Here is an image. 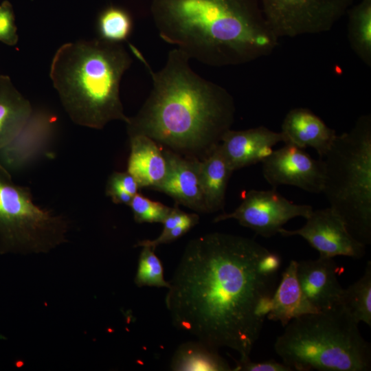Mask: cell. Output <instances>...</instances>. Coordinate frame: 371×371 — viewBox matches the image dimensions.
I'll list each match as a JSON object with an SVG mask.
<instances>
[{"label": "cell", "mask_w": 371, "mask_h": 371, "mask_svg": "<svg viewBox=\"0 0 371 371\" xmlns=\"http://www.w3.org/2000/svg\"><path fill=\"white\" fill-rule=\"evenodd\" d=\"M278 254L253 239L214 232L191 240L166 296L178 329L249 359L276 289Z\"/></svg>", "instance_id": "1"}, {"label": "cell", "mask_w": 371, "mask_h": 371, "mask_svg": "<svg viewBox=\"0 0 371 371\" xmlns=\"http://www.w3.org/2000/svg\"><path fill=\"white\" fill-rule=\"evenodd\" d=\"M153 86L146 101L126 124L129 136L143 135L181 156L203 160L221 143L234 121L233 97L223 87L203 78L190 66V58L175 47L164 67L153 71L141 52Z\"/></svg>", "instance_id": "2"}, {"label": "cell", "mask_w": 371, "mask_h": 371, "mask_svg": "<svg viewBox=\"0 0 371 371\" xmlns=\"http://www.w3.org/2000/svg\"><path fill=\"white\" fill-rule=\"evenodd\" d=\"M152 12L162 40L209 66L249 63L278 44L255 0H154Z\"/></svg>", "instance_id": "3"}, {"label": "cell", "mask_w": 371, "mask_h": 371, "mask_svg": "<svg viewBox=\"0 0 371 371\" xmlns=\"http://www.w3.org/2000/svg\"><path fill=\"white\" fill-rule=\"evenodd\" d=\"M132 62L121 43L100 38L67 43L56 50L49 76L74 123L102 129L114 120L128 122L120 87Z\"/></svg>", "instance_id": "4"}, {"label": "cell", "mask_w": 371, "mask_h": 371, "mask_svg": "<svg viewBox=\"0 0 371 371\" xmlns=\"http://www.w3.org/2000/svg\"><path fill=\"white\" fill-rule=\"evenodd\" d=\"M340 305L292 319L274 349L293 370L368 371L371 346Z\"/></svg>", "instance_id": "5"}, {"label": "cell", "mask_w": 371, "mask_h": 371, "mask_svg": "<svg viewBox=\"0 0 371 371\" xmlns=\"http://www.w3.org/2000/svg\"><path fill=\"white\" fill-rule=\"evenodd\" d=\"M322 193L350 234L371 243V115L360 116L348 132L337 135L322 158Z\"/></svg>", "instance_id": "6"}, {"label": "cell", "mask_w": 371, "mask_h": 371, "mask_svg": "<svg viewBox=\"0 0 371 371\" xmlns=\"http://www.w3.org/2000/svg\"><path fill=\"white\" fill-rule=\"evenodd\" d=\"M67 222L36 204L30 188L16 184L0 163V247L47 251L65 240Z\"/></svg>", "instance_id": "7"}, {"label": "cell", "mask_w": 371, "mask_h": 371, "mask_svg": "<svg viewBox=\"0 0 371 371\" xmlns=\"http://www.w3.org/2000/svg\"><path fill=\"white\" fill-rule=\"evenodd\" d=\"M269 25L280 38L330 31L352 0H260Z\"/></svg>", "instance_id": "8"}, {"label": "cell", "mask_w": 371, "mask_h": 371, "mask_svg": "<svg viewBox=\"0 0 371 371\" xmlns=\"http://www.w3.org/2000/svg\"><path fill=\"white\" fill-rule=\"evenodd\" d=\"M242 196L240 204L234 212L218 215L214 222L235 219L257 234L269 238L278 234L289 220L297 216L306 219L313 210L309 205L293 203L275 189L250 190Z\"/></svg>", "instance_id": "9"}, {"label": "cell", "mask_w": 371, "mask_h": 371, "mask_svg": "<svg viewBox=\"0 0 371 371\" xmlns=\"http://www.w3.org/2000/svg\"><path fill=\"white\" fill-rule=\"evenodd\" d=\"M278 233L283 236H300L319 251V256L359 259L365 254L366 246L350 234L341 216L330 207L313 210L302 227L295 230L282 227Z\"/></svg>", "instance_id": "10"}, {"label": "cell", "mask_w": 371, "mask_h": 371, "mask_svg": "<svg viewBox=\"0 0 371 371\" xmlns=\"http://www.w3.org/2000/svg\"><path fill=\"white\" fill-rule=\"evenodd\" d=\"M262 163L263 177L273 188L289 185L312 193L322 192L324 160L313 159L302 148L285 144Z\"/></svg>", "instance_id": "11"}, {"label": "cell", "mask_w": 371, "mask_h": 371, "mask_svg": "<svg viewBox=\"0 0 371 371\" xmlns=\"http://www.w3.org/2000/svg\"><path fill=\"white\" fill-rule=\"evenodd\" d=\"M56 126L54 115L46 110L33 109L23 128L0 150V163L10 172L30 166L50 147Z\"/></svg>", "instance_id": "12"}, {"label": "cell", "mask_w": 371, "mask_h": 371, "mask_svg": "<svg viewBox=\"0 0 371 371\" xmlns=\"http://www.w3.org/2000/svg\"><path fill=\"white\" fill-rule=\"evenodd\" d=\"M162 150L166 171L164 177L153 190L168 194L178 205L207 213L199 182L200 160L181 156L164 148Z\"/></svg>", "instance_id": "13"}, {"label": "cell", "mask_w": 371, "mask_h": 371, "mask_svg": "<svg viewBox=\"0 0 371 371\" xmlns=\"http://www.w3.org/2000/svg\"><path fill=\"white\" fill-rule=\"evenodd\" d=\"M340 268L333 258L297 262V276L308 300L319 311L339 305L344 289L338 281Z\"/></svg>", "instance_id": "14"}, {"label": "cell", "mask_w": 371, "mask_h": 371, "mask_svg": "<svg viewBox=\"0 0 371 371\" xmlns=\"http://www.w3.org/2000/svg\"><path fill=\"white\" fill-rule=\"evenodd\" d=\"M283 142L280 132L261 126L246 130L229 129L220 143L222 153L231 170H234L262 162Z\"/></svg>", "instance_id": "15"}, {"label": "cell", "mask_w": 371, "mask_h": 371, "mask_svg": "<svg viewBox=\"0 0 371 371\" xmlns=\"http://www.w3.org/2000/svg\"><path fill=\"white\" fill-rule=\"evenodd\" d=\"M280 133L285 144L302 149L312 148L321 159L327 154L337 135L334 129L306 108L290 110L282 122Z\"/></svg>", "instance_id": "16"}, {"label": "cell", "mask_w": 371, "mask_h": 371, "mask_svg": "<svg viewBox=\"0 0 371 371\" xmlns=\"http://www.w3.org/2000/svg\"><path fill=\"white\" fill-rule=\"evenodd\" d=\"M297 262L291 260L282 272L267 315L268 319L280 322L283 326L302 315L319 312L304 294L297 279Z\"/></svg>", "instance_id": "17"}, {"label": "cell", "mask_w": 371, "mask_h": 371, "mask_svg": "<svg viewBox=\"0 0 371 371\" xmlns=\"http://www.w3.org/2000/svg\"><path fill=\"white\" fill-rule=\"evenodd\" d=\"M129 141L127 171L135 178L139 188L153 189L162 180L166 171L162 148L143 135L129 136Z\"/></svg>", "instance_id": "18"}, {"label": "cell", "mask_w": 371, "mask_h": 371, "mask_svg": "<svg viewBox=\"0 0 371 371\" xmlns=\"http://www.w3.org/2000/svg\"><path fill=\"white\" fill-rule=\"evenodd\" d=\"M33 108L13 85L10 78L0 75V150L23 128Z\"/></svg>", "instance_id": "19"}, {"label": "cell", "mask_w": 371, "mask_h": 371, "mask_svg": "<svg viewBox=\"0 0 371 371\" xmlns=\"http://www.w3.org/2000/svg\"><path fill=\"white\" fill-rule=\"evenodd\" d=\"M232 172L220 144L207 157L200 161L199 182L207 213L224 208L226 189Z\"/></svg>", "instance_id": "20"}, {"label": "cell", "mask_w": 371, "mask_h": 371, "mask_svg": "<svg viewBox=\"0 0 371 371\" xmlns=\"http://www.w3.org/2000/svg\"><path fill=\"white\" fill-rule=\"evenodd\" d=\"M170 368L172 370L178 371L232 370L217 350L199 341L181 344L174 354Z\"/></svg>", "instance_id": "21"}, {"label": "cell", "mask_w": 371, "mask_h": 371, "mask_svg": "<svg viewBox=\"0 0 371 371\" xmlns=\"http://www.w3.org/2000/svg\"><path fill=\"white\" fill-rule=\"evenodd\" d=\"M348 38L356 55L367 66L371 65V4L364 0L350 13Z\"/></svg>", "instance_id": "22"}, {"label": "cell", "mask_w": 371, "mask_h": 371, "mask_svg": "<svg viewBox=\"0 0 371 371\" xmlns=\"http://www.w3.org/2000/svg\"><path fill=\"white\" fill-rule=\"evenodd\" d=\"M339 305L357 322L371 326V262H367L363 276L344 289Z\"/></svg>", "instance_id": "23"}, {"label": "cell", "mask_w": 371, "mask_h": 371, "mask_svg": "<svg viewBox=\"0 0 371 371\" xmlns=\"http://www.w3.org/2000/svg\"><path fill=\"white\" fill-rule=\"evenodd\" d=\"M133 30V21L124 10L110 8L104 10L98 21V32L100 38L120 43L126 41Z\"/></svg>", "instance_id": "24"}, {"label": "cell", "mask_w": 371, "mask_h": 371, "mask_svg": "<svg viewBox=\"0 0 371 371\" xmlns=\"http://www.w3.org/2000/svg\"><path fill=\"white\" fill-rule=\"evenodd\" d=\"M138 261V267L135 278L137 286L169 287V282L164 279V268L159 258L156 256L153 247H142Z\"/></svg>", "instance_id": "25"}, {"label": "cell", "mask_w": 371, "mask_h": 371, "mask_svg": "<svg viewBox=\"0 0 371 371\" xmlns=\"http://www.w3.org/2000/svg\"><path fill=\"white\" fill-rule=\"evenodd\" d=\"M128 206L135 222L138 223H162L172 210V207L150 200L139 193L133 196Z\"/></svg>", "instance_id": "26"}, {"label": "cell", "mask_w": 371, "mask_h": 371, "mask_svg": "<svg viewBox=\"0 0 371 371\" xmlns=\"http://www.w3.org/2000/svg\"><path fill=\"white\" fill-rule=\"evenodd\" d=\"M139 188L136 180L128 171L113 172L107 180L105 192L114 203L128 205Z\"/></svg>", "instance_id": "27"}, {"label": "cell", "mask_w": 371, "mask_h": 371, "mask_svg": "<svg viewBox=\"0 0 371 371\" xmlns=\"http://www.w3.org/2000/svg\"><path fill=\"white\" fill-rule=\"evenodd\" d=\"M19 40L14 12L10 3L4 1L0 5V41L10 46L16 45Z\"/></svg>", "instance_id": "28"}, {"label": "cell", "mask_w": 371, "mask_h": 371, "mask_svg": "<svg viewBox=\"0 0 371 371\" xmlns=\"http://www.w3.org/2000/svg\"><path fill=\"white\" fill-rule=\"evenodd\" d=\"M198 223V221H190L185 223L171 229L168 232L161 233L159 236H158L155 239L141 240L138 242L136 246H149L155 249L157 246L159 245L171 243L183 236Z\"/></svg>", "instance_id": "29"}, {"label": "cell", "mask_w": 371, "mask_h": 371, "mask_svg": "<svg viewBox=\"0 0 371 371\" xmlns=\"http://www.w3.org/2000/svg\"><path fill=\"white\" fill-rule=\"evenodd\" d=\"M236 367L232 370L236 371H292L293 369L284 363L275 360H268L262 362L251 361L250 358L245 360L236 361Z\"/></svg>", "instance_id": "30"}]
</instances>
